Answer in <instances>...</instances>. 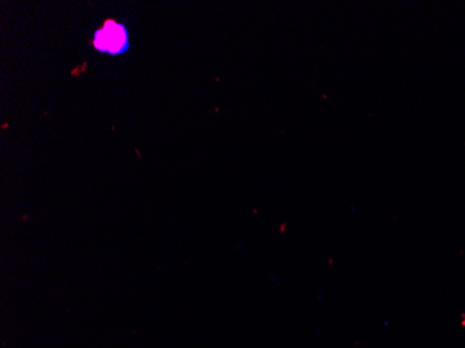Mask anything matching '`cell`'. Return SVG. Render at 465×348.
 <instances>
[{"label":"cell","instance_id":"6da1fadb","mask_svg":"<svg viewBox=\"0 0 465 348\" xmlns=\"http://www.w3.org/2000/svg\"><path fill=\"white\" fill-rule=\"evenodd\" d=\"M93 45L101 54L123 55L129 51V31L122 23L114 20H106L99 30L95 31L93 38Z\"/></svg>","mask_w":465,"mask_h":348}]
</instances>
